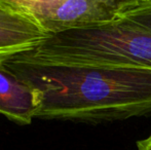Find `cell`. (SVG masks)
<instances>
[{
	"label": "cell",
	"mask_w": 151,
	"mask_h": 150,
	"mask_svg": "<svg viewBox=\"0 0 151 150\" xmlns=\"http://www.w3.org/2000/svg\"><path fill=\"white\" fill-rule=\"evenodd\" d=\"M4 65L40 94L36 118L100 123L151 115V70L50 64L24 52Z\"/></svg>",
	"instance_id": "obj_1"
},
{
	"label": "cell",
	"mask_w": 151,
	"mask_h": 150,
	"mask_svg": "<svg viewBox=\"0 0 151 150\" xmlns=\"http://www.w3.org/2000/svg\"><path fill=\"white\" fill-rule=\"evenodd\" d=\"M24 54L50 64L151 70V33L116 21L50 35Z\"/></svg>",
	"instance_id": "obj_2"
},
{
	"label": "cell",
	"mask_w": 151,
	"mask_h": 150,
	"mask_svg": "<svg viewBox=\"0 0 151 150\" xmlns=\"http://www.w3.org/2000/svg\"><path fill=\"white\" fill-rule=\"evenodd\" d=\"M26 14L48 36L119 20L124 1L117 0H4Z\"/></svg>",
	"instance_id": "obj_3"
},
{
	"label": "cell",
	"mask_w": 151,
	"mask_h": 150,
	"mask_svg": "<svg viewBox=\"0 0 151 150\" xmlns=\"http://www.w3.org/2000/svg\"><path fill=\"white\" fill-rule=\"evenodd\" d=\"M47 37L29 17L0 0V63L33 50Z\"/></svg>",
	"instance_id": "obj_4"
},
{
	"label": "cell",
	"mask_w": 151,
	"mask_h": 150,
	"mask_svg": "<svg viewBox=\"0 0 151 150\" xmlns=\"http://www.w3.org/2000/svg\"><path fill=\"white\" fill-rule=\"evenodd\" d=\"M40 104L39 93L0 63V114L19 126H28Z\"/></svg>",
	"instance_id": "obj_5"
},
{
	"label": "cell",
	"mask_w": 151,
	"mask_h": 150,
	"mask_svg": "<svg viewBox=\"0 0 151 150\" xmlns=\"http://www.w3.org/2000/svg\"><path fill=\"white\" fill-rule=\"evenodd\" d=\"M118 21L151 33V0H124Z\"/></svg>",
	"instance_id": "obj_6"
},
{
	"label": "cell",
	"mask_w": 151,
	"mask_h": 150,
	"mask_svg": "<svg viewBox=\"0 0 151 150\" xmlns=\"http://www.w3.org/2000/svg\"><path fill=\"white\" fill-rule=\"evenodd\" d=\"M137 150H151V135L137 142Z\"/></svg>",
	"instance_id": "obj_7"
}]
</instances>
